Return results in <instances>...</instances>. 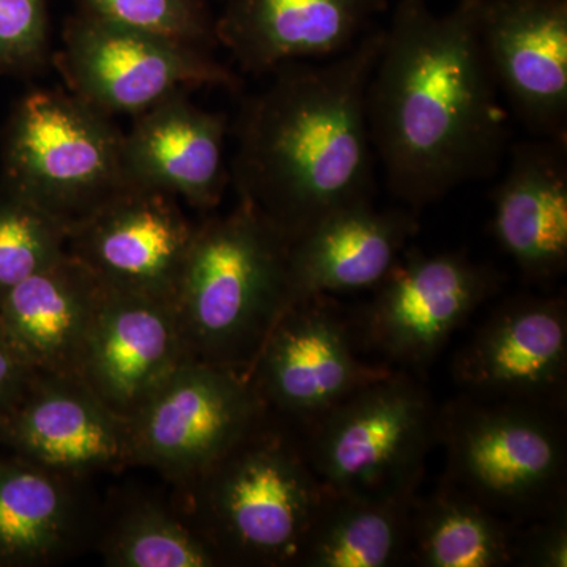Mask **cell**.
<instances>
[{
    "label": "cell",
    "mask_w": 567,
    "mask_h": 567,
    "mask_svg": "<svg viewBox=\"0 0 567 567\" xmlns=\"http://www.w3.org/2000/svg\"><path fill=\"white\" fill-rule=\"evenodd\" d=\"M188 360L173 301L106 287L80 377L112 412L132 417Z\"/></svg>",
    "instance_id": "2e32d148"
},
{
    "label": "cell",
    "mask_w": 567,
    "mask_h": 567,
    "mask_svg": "<svg viewBox=\"0 0 567 567\" xmlns=\"http://www.w3.org/2000/svg\"><path fill=\"white\" fill-rule=\"evenodd\" d=\"M481 39L518 118L548 140L567 130V0H484Z\"/></svg>",
    "instance_id": "5bb4252c"
},
{
    "label": "cell",
    "mask_w": 567,
    "mask_h": 567,
    "mask_svg": "<svg viewBox=\"0 0 567 567\" xmlns=\"http://www.w3.org/2000/svg\"><path fill=\"white\" fill-rule=\"evenodd\" d=\"M123 133L73 93L33 91L7 123L2 186L69 226L125 188Z\"/></svg>",
    "instance_id": "52a82bcc"
},
{
    "label": "cell",
    "mask_w": 567,
    "mask_h": 567,
    "mask_svg": "<svg viewBox=\"0 0 567 567\" xmlns=\"http://www.w3.org/2000/svg\"><path fill=\"white\" fill-rule=\"evenodd\" d=\"M492 229L522 275L547 281L567 265L566 141L528 142L494 193Z\"/></svg>",
    "instance_id": "ffe728a7"
},
{
    "label": "cell",
    "mask_w": 567,
    "mask_h": 567,
    "mask_svg": "<svg viewBox=\"0 0 567 567\" xmlns=\"http://www.w3.org/2000/svg\"><path fill=\"white\" fill-rule=\"evenodd\" d=\"M383 31L319 65H290L245 102L230 182L292 244L339 208L374 194L368 85Z\"/></svg>",
    "instance_id": "7a4b0ae2"
},
{
    "label": "cell",
    "mask_w": 567,
    "mask_h": 567,
    "mask_svg": "<svg viewBox=\"0 0 567 567\" xmlns=\"http://www.w3.org/2000/svg\"><path fill=\"white\" fill-rule=\"evenodd\" d=\"M289 241L248 204L196 224L175 295L192 360L248 377L287 308Z\"/></svg>",
    "instance_id": "3957f363"
},
{
    "label": "cell",
    "mask_w": 567,
    "mask_h": 567,
    "mask_svg": "<svg viewBox=\"0 0 567 567\" xmlns=\"http://www.w3.org/2000/svg\"><path fill=\"white\" fill-rule=\"evenodd\" d=\"M0 440L18 456L71 476L133 464L126 420L78 375L39 372L0 425Z\"/></svg>",
    "instance_id": "9a60e30c"
},
{
    "label": "cell",
    "mask_w": 567,
    "mask_h": 567,
    "mask_svg": "<svg viewBox=\"0 0 567 567\" xmlns=\"http://www.w3.org/2000/svg\"><path fill=\"white\" fill-rule=\"evenodd\" d=\"M383 0H226L216 39L246 73L336 58L363 37Z\"/></svg>",
    "instance_id": "ac0fdd59"
},
{
    "label": "cell",
    "mask_w": 567,
    "mask_h": 567,
    "mask_svg": "<svg viewBox=\"0 0 567 567\" xmlns=\"http://www.w3.org/2000/svg\"><path fill=\"white\" fill-rule=\"evenodd\" d=\"M50 54L47 0H0V74L35 73Z\"/></svg>",
    "instance_id": "83f0119b"
},
{
    "label": "cell",
    "mask_w": 567,
    "mask_h": 567,
    "mask_svg": "<svg viewBox=\"0 0 567 567\" xmlns=\"http://www.w3.org/2000/svg\"><path fill=\"white\" fill-rule=\"evenodd\" d=\"M305 427L301 447L327 491L371 498L413 495L439 439V410L413 377L391 371Z\"/></svg>",
    "instance_id": "8992f818"
},
{
    "label": "cell",
    "mask_w": 567,
    "mask_h": 567,
    "mask_svg": "<svg viewBox=\"0 0 567 567\" xmlns=\"http://www.w3.org/2000/svg\"><path fill=\"white\" fill-rule=\"evenodd\" d=\"M357 331L330 297L289 306L248 371L268 412L311 423L354 391L390 374L358 357Z\"/></svg>",
    "instance_id": "30bf717a"
},
{
    "label": "cell",
    "mask_w": 567,
    "mask_h": 567,
    "mask_svg": "<svg viewBox=\"0 0 567 567\" xmlns=\"http://www.w3.org/2000/svg\"><path fill=\"white\" fill-rule=\"evenodd\" d=\"M55 65L70 93L110 117H136L192 89L238 84L205 48L123 28L85 10L66 21Z\"/></svg>",
    "instance_id": "ba28073f"
},
{
    "label": "cell",
    "mask_w": 567,
    "mask_h": 567,
    "mask_svg": "<svg viewBox=\"0 0 567 567\" xmlns=\"http://www.w3.org/2000/svg\"><path fill=\"white\" fill-rule=\"evenodd\" d=\"M226 136V115L197 106L188 93H177L136 115L133 128L123 134L126 185L212 210L230 182Z\"/></svg>",
    "instance_id": "e0dca14e"
},
{
    "label": "cell",
    "mask_w": 567,
    "mask_h": 567,
    "mask_svg": "<svg viewBox=\"0 0 567 567\" xmlns=\"http://www.w3.org/2000/svg\"><path fill=\"white\" fill-rule=\"evenodd\" d=\"M106 287L69 251L0 300V322L39 372L80 377Z\"/></svg>",
    "instance_id": "44dd1931"
},
{
    "label": "cell",
    "mask_w": 567,
    "mask_h": 567,
    "mask_svg": "<svg viewBox=\"0 0 567 567\" xmlns=\"http://www.w3.org/2000/svg\"><path fill=\"white\" fill-rule=\"evenodd\" d=\"M416 230L412 213L377 210L372 200L330 213L289 244L287 308L312 298L374 289Z\"/></svg>",
    "instance_id": "d6986e66"
},
{
    "label": "cell",
    "mask_w": 567,
    "mask_h": 567,
    "mask_svg": "<svg viewBox=\"0 0 567 567\" xmlns=\"http://www.w3.org/2000/svg\"><path fill=\"white\" fill-rule=\"evenodd\" d=\"M84 10L102 20L134 31L210 50L216 39V20L204 0H82Z\"/></svg>",
    "instance_id": "4316f807"
},
{
    "label": "cell",
    "mask_w": 567,
    "mask_h": 567,
    "mask_svg": "<svg viewBox=\"0 0 567 567\" xmlns=\"http://www.w3.org/2000/svg\"><path fill=\"white\" fill-rule=\"evenodd\" d=\"M454 377L475 398L561 409L567 377L565 300L505 301L457 353Z\"/></svg>",
    "instance_id": "4fadbf2b"
},
{
    "label": "cell",
    "mask_w": 567,
    "mask_h": 567,
    "mask_svg": "<svg viewBox=\"0 0 567 567\" xmlns=\"http://www.w3.org/2000/svg\"><path fill=\"white\" fill-rule=\"evenodd\" d=\"M111 567L223 566L216 548L183 511L140 499L115 518L100 544Z\"/></svg>",
    "instance_id": "d4e9b609"
},
{
    "label": "cell",
    "mask_w": 567,
    "mask_h": 567,
    "mask_svg": "<svg viewBox=\"0 0 567 567\" xmlns=\"http://www.w3.org/2000/svg\"><path fill=\"white\" fill-rule=\"evenodd\" d=\"M267 413L245 374L185 361L126 420L132 462L151 466L183 491Z\"/></svg>",
    "instance_id": "9c48e42d"
},
{
    "label": "cell",
    "mask_w": 567,
    "mask_h": 567,
    "mask_svg": "<svg viewBox=\"0 0 567 567\" xmlns=\"http://www.w3.org/2000/svg\"><path fill=\"white\" fill-rule=\"evenodd\" d=\"M82 477L18 456L0 461V566H44L69 557L87 533Z\"/></svg>",
    "instance_id": "7402d4cb"
},
{
    "label": "cell",
    "mask_w": 567,
    "mask_h": 567,
    "mask_svg": "<svg viewBox=\"0 0 567 567\" xmlns=\"http://www.w3.org/2000/svg\"><path fill=\"white\" fill-rule=\"evenodd\" d=\"M182 492L223 565L241 566H297L324 496L301 442L270 412Z\"/></svg>",
    "instance_id": "277c9868"
},
{
    "label": "cell",
    "mask_w": 567,
    "mask_h": 567,
    "mask_svg": "<svg viewBox=\"0 0 567 567\" xmlns=\"http://www.w3.org/2000/svg\"><path fill=\"white\" fill-rule=\"evenodd\" d=\"M69 234L58 216L0 185V300L61 259Z\"/></svg>",
    "instance_id": "484cf974"
},
{
    "label": "cell",
    "mask_w": 567,
    "mask_h": 567,
    "mask_svg": "<svg viewBox=\"0 0 567 567\" xmlns=\"http://www.w3.org/2000/svg\"><path fill=\"white\" fill-rule=\"evenodd\" d=\"M554 406L464 395L439 410L451 484L498 516L566 507V436Z\"/></svg>",
    "instance_id": "5b68a950"
},
{
    "label": "cell",
    "mask_w": 567,
    "mask_h": 567,
    "mask_svg": "<svg viewBox=\"0 0 567 567\" xmlns=\"http://www.w3.org/2000/svg\"><path fill=\"white\" fill-rule=\"evenodd\" d=\"M39 374L0 322V425L13 413Z\"/></svg>",
    "instance_id": "f546056e"
},
{
    "label": "cell",
    "mask_w": 567,
    "mask_h": 567,
    "mask_svg": "<svg viewBox=\"0 0 567 567\" xmlns=\"http://www.w3.org/2000/svg\"><path fill=\"white\" fill-rule=\"evenodd\" d=\"M499 284L495 270L465 254L402 256L374 287L358 334L391 361L424 368Z\"/></svg>",
    "instance_id": "8fae6325"
},
{
    "label": "cell",
    "mask_w": 567,
    "mask_h": 567,
    "mask_svg": "<svg viewBox=\"0 0 567 567\" xmlns=\"http://www.w3.org/2000/svg\"><path fill=\"white\" fill-rule=\"evenodd\" d=\"M416 494L371 498L324 488L297 566L390 567L410 557Z\"/></svg>",
    "instance_id": "603a6c76"
},
{
    "label": "cell",
    "mask_w": 567,
    "mask_h": 567,
    "mask_svg": "<svg viewBox=\"0 0 567 567\" xmlns=\"http://www.w3.org/2000/svg\"><path fill=\"white\" fill-rule=\"evenodd\" d=\"M194 230L178 199L128 185L70 227L66 249L107 289L174 303Z\"/></svg>",
    "instance_id": "7c38bea8"
},
{
    "label": "cell",
    "mask_w": 567,
    "mask_h": 567,
    "mask_svg": "<svg viewBox=\"0 0 567 567\" xmlns=\"http://www.w3.org/2000/svg\"><path fill=\"white\" fill-rule=\"evenodd\" d=\"M484 0L435 13L399 0L368 85L372 147L410 208L442 199L498 166L507 115L483 39Z\"/></svg>",
    "instance_id": "6da1fadb"
},
{
    "label": "cell",
    "mask_w": 567,
    "mask_h": 567,
    "mask_svg": "<svg viewBox=\"0 0 567 567\" xmlns=\"http://www.w3.org/2000/svg\"><path fill=\"white\" fill-rule=\"evenodd\" d=\"M514 563L527 567L567 566L566 507L540 517L524 535H516Z\"/></svg>",
    "instance_id": "f1b7e54d"
},
{
    "label": "cell",
    "mask_w": 567,
    "mask_h": 567,
    "mask_svg": "<svg viewBox=\"0 0 567 567\" xmlns=\"http://www.w3.org/2000/svg\"><path fill=\"white\" fill-rule=\"evenodd\" d=\"M514 539L502 516L447 481L420 499L410 557L425 567H502L514 563Z\"/></svg>",
    "instance_id": "cb8c5ba5"
}]
</instances>
